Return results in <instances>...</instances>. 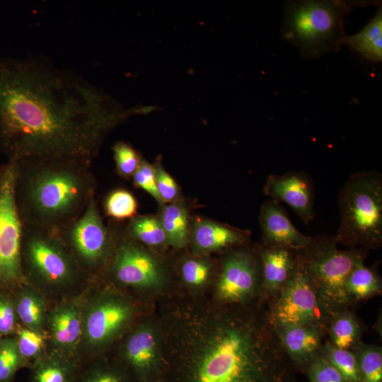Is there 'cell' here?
<instances>
[{
    "mask_svg": "<svg viewBox=\"0 0 382 382\" xmlns=\"http://www.w3.org/2000/svg\"><path fill=\"white\" fill-rule=\"evenodd\" d=\"M250 234L241 230L212 220L199 219L193 226L192 239L195 248L201 252H212L245 244Z\"/></svg>",
    "mask_w": 382,
    "mask_h": 382,
    "instance_id": "cell-17",
    "label": "cell"
},
{
    "mask_svg": "<svg viewBox=\"0 0 382 382\" xmlns=\"http://www.w3.org/2000/svg\"><path fill=\"white\" fill-rule=\"evenodd\" d=\"M23 361L12 337H0V382H12Z\"/></svg>",
    "mask_w": 382,
    "mask_h": 382,
    "instance_id": "cell-31",
    "label": "cell"
},
{
    "mask_svg": "<svg viewBox=\"0 0 382 382\" xmlns=\"http://www.w3.org/2000/svg\"><path fill=\"white\" fill-rule=\"evenodd\" d=\"M59 236L79 266L100 267L109 256L116 236L105 226L93 197L82 214Z\"/></svg>",
    "mask_w": 382,
    "mask_h": 382,
    "instance_id": "cell-10",
    "label": "cell"
},
{
    "mask_svg": "<svg viewBox=\"0 0 382 382\" xmlns=\"http://www.w3.org/2000/svg\"><path fill=\"white\" fill-rule=\"evenodd\" d=\"M356 5L345 1L289 2L285 8L283 37L297 47L304 58L337 52L347 37L344 17Z\"/></svg>",
    "mask_w": 382,
    "mask_h": 382,
    "instance_id": "cell-5",
    "label": "cell"
},
{
    "mask_svg": "<svg viewBox=\"0 0 382 382\" xmlns=\"http://www.w3.org/2000/svg\"><path fill=\"white\" fill-rule=\"evenodd\" d=\"M129 110L76 73L42 57H0V152L8 160L90 163Z\"/></svg>",
    "mask_w": 382,
    "mask_h": 382,
    "instance_id": "cell-1",
    "label": "cell"
},
{
    "mask_svg": "<svg viewBox=\"0 0 382 382\" xmlns=\"http://www.w3.org/2000/svg\"><path fill=\"white\" fill-rule=\"evenodd\" d=\"M350 48L363 57L373 62L382 61V9L358 33L347 37L346 42Z\"/></svg>",
    "mask_w": 382,
    "mask_h": 382,
    "instance_id": "cell-22",
    "label": "cell"
},
{
    "mask_svg": "<svg viewBox=\"0 0 382 382\" xmlns=\"http://www.w3.org/2000/svg\"><path fill=\"white\" fill-rule=\"evenodd\" d=\"M126 234L135 241L159 247L166 243V237L159 218L137 215L128 222Z\"/></svg>",
    "mask_w": 382,
    "mask_h": 382,
    "instance_id": "cell-25",
    "label": "cell"
},
{
    "mask_svg": "<svg viewBox=\"0 0 382 382\" xmlns=\"http://www.w3.org/2000/svg\"><path fill=\"white\" fill-rule=\"evenodd\" d=\"M308 376L312 382H345L323 357H317L311 361Z\"/></svg>",
    "mask_w": 382,
    "mask_h": 382,
    "instance_id": "cell-39",
    "label": "cell"
},
{
    "mask_svg": "<svg viewBox=\"0 0 382 382\" xmlns=\"http://www.w3.org/2000/svg\"><path fill=\"white\" fill-rule=\"evenodd\" d=\"M268 322L274 329L311 325L323 330L332 319L323 307L308 275L297 266L277 293Z\"/></svg>",
    "mask_w": 382,
    "mask_h": 382,
    "instance_id": "cell-9",
    "label": "cell"
},
{
    "mask_svg": "<svg viewBox=\"0 0 382 382\" xmlns=\"http://www.w3.org/2000/svg\"><path fill=\"white\" fill-rule=\"evenodd\" d=\"M105 216L117 221L132 219L137 215L138 203L129 190L117 188L110 191L103 202Z\"/></svg>",
    "mask_w": 382,
    "mask_h": 382,
    "instance_id": "cell-28",
    "label": "cell"
},
{
    "mask_svg": "<svg viewBox=\"0 0 382 382\" xmlns=\"http://www.w3.org/2000/svg\"><path fill=\"white\" fill-rule=\"evenodd\" d=\"M35 292L25 289L14 301L18 319L29 329L38 332L44 321L45 305Z\"/></svg>",
    "mask_w": 382,
    "mask_h": 382,
    "instance_id": "cell-27",
    "label": "cell"
},
{
    "mask_svg": "<svg viewBox=\"0 0 382 382\" xmlns=\"http://www.w3.org/2000/svg\"><path fill=\"white\" fill-rule=\"evenodd\" d=\"M14 163V197L23 226L59 234L95 197L90 163L71 158H23Z\"/></svg>",
    "mask_w": 382,
    "mask_h": 382,
    "instance_id": "cell-3",
    "label": "cell"
},
{
    "mask_svg": "<svg viewBox=\"0 0 382 382\" xmlns=\"http://www.w3.org/2000/svg\"><path fill=\"white\" fill-rule=\"evenodd\" d=\"M282 350L269 322L224 314L198 351L163 364L158 382H284Z\"/></svg>",
    "mask_w": 382,
    "mask_h": 382,
    "instance_id": "cell-2",
    "label": "cell"
},
{
    "mask_svg": "<svg viewBox=\"0 0 382 382\" xmlns=\"http://www.w3.org/2000/svg\"><path fill=\"white\" fill-rule=\"evenodd\" d=\"M159 219L166 243L176 249L185 247L190 236L189 216L185 206L178 201L163 204Z\"/></svg>",
    "mask_w": 382,
    "mask_h": 382,
    "instance_id": "cell-21",
    "label": "cell"
},
{
    "mask_svg": "<svg viewBox=\"0 0 382 382\" xmlns=\"http://www.w3.org/2000/svg\"><path fill=\"white\" fill-rule=\"evenodd\" d=\"M274 330L282 349L299 363L311 361L322 349L323 330L319 328L290 325Z\"/></svg>",
    "mask_w": 382,
    "mask_h": 382,
    "instance_id": "cell-18",
    "label": "cell"
},
{
    "mask_svg": "<svg viewBox=\"0 0 382 382\" xmlns=\"http://www.w3.org/2000/svg\"><path fill=\"white\" fill-rule=\"evenodd\" d=\"M21 264L23 276L53 286L73 283L80 266L58 234L23 226Z\"/></svg>",
    "mask_w": 382,
    "mask_h": 382,
    "instance_id": "cell-7",
    "label": "cell"
},
{
    "mask_svg": "<svg viewBox=\"0 0 382 382\" xmlns=\"http://www.w3.org/2000/svg\"><path fill=\"white\" fill-rule=\"evenodd\" d=\"M79 375L77 365L73 361L54 355L35 363L32 382H76Z\"/></svg>",
    "mask_w": 382,
    "mask_h": 382,
    "instance_id": "cell-23",
    "label": "cell"
},
{
    "mask_svg": "<svg viewBox=\"0 0 382 382\" xmlns=\"http://www.w3.org/2000/svg\"><path fill=\"white\" fill-rule=\"evenodd\" d=\"M111 272L118 282L134 287H155L163 281L158 261L126 233L118 239Z\"/></svg>",
    "mask_w": 382,
    "mask_h": 382,
    "instance_id": "cell-12",
    "label": "cell"
},
{
    "mask_svg": "<svg viewBox=\"0 0 382 382\" xmlns=\"http://www.w3.org/2000/svg\"><path fill=\"white\" fill-rule=\"evenodd\" d=\"M131 315V308L123 301L109 299L96 303L89 309L84 321L88 343L98 345L106 342L127 324Z\"/></svg>",
    "mask_w": 382,
    "mask_h": 382,
    "instance_id": "cell-15",
    "label": "cell"
},
{
    "mask_svg": "<svg viewBox=\"0 0 382 382\" xmlns=\"http://www.w3.org/2000/svg\"><path fill=\"white\" fill-rule=\"evenodd\" d=\"M332 344L340 349H348L357 345L360 328L357 320L346 310L335 314L330 322Z\"/></svg>",
    "mask_w": 382,
    "mask_h": 382,
    "instance_id": "cell-26",
    "label": "cell"
},
{
    "mask_svg": "<svg viewBox=\"0 0 382 382\" xmlns=\"http://www.w3.org/2000/svg\"><path fill=\"white\" fill-rule=\"evenodd\" d=\"M259 219L265 247L298 251L306 248L312 239L295 227L284 208L274 199L262 204Z\"/></svg>",
    "mask_w": 382,
    "mask_h": 382,
    "instance_id": "cell-14",
    "label": "cell"
},
{
    "mask_svg": "<svg viewBox=\"0 0 382 382\" xmlns=\"http://www.w3.org/2000/svg\"><path fill=\"white\" fill-rule=\"evenodd\" d=\"M347 290L352 301L361 300L381 291L380 276L375 266L358 264L351 271L347 280Z\"/></svg>",
    "mask_w": 382,
    "mask_h": 382,
    "instance_id": "cell-24",
    "label": "cell"
},
{
    "mask_svg": "<svg viewBox=\"0 0 382 382\" xmlns=\"http://www.w3.org/2000/svg\"><path fill=\"white\" fill-rule=\"evenodd\" d=\"M125 358L138 382H158L163 366L157 358L156 338L151 330L143 328L129 337Z\"/></svg>",
    "mask_w": 382,
    "mask_h": 382,
    "instance_id": "cell-16",
    "label": "cell"
},
{
    "mask_svg": "<svg viewBox=\"0 0 382 382\" xmlns=\"http://www.w3.org/2000/svg\"><path fill=\"white\" fill-rule=\"evenodd\" d=\"M156 187L163 204L178 201L180 190L174 178L166 172L160 163L154 166Z\"/></svg>",
    "mask_w": 382,
    "mask_h": 382,
    "instance_id": "cell-35",
    "label": "cell"
},
{
    "mask_svg": "<svg viewBox=\"0 0 382 382\" xmlns=\"http://www.w3.org/2000/svg\"><path fill=\"white\" fill-rule=\"evenodd\" d=\"M50 325L57 347L71 349L78 344L82 332V319L76 306L66 304L57 308L50 317Z\"/></svg>",
    "mask_w": 382,
    "mask_h": 382,
    "instance_id": "cell-20",
    "label": "cell"
},
{
    "mask_svg": "<svg viewBox=\"0 0 382 382\" xmlns=\"http://www.w3.org/2000/svg\"><path fill=\"white\" fill-rule=\"evenodd\" d=\"M112 151L117 174L127 180L132 178L141 160L137 152L124 141L117 142Z\"/></svg>",
    "mask_w": 382,
    "mask_h": 382,
    "instance_id": "cell-33",
    "label": "cell"
},
{
    "mask_svg": "<svg viewBox=\"0 0 382 382\" xmlns=\"http://www.w3.org/2000/svg\"><path fill=\"white\" fill-rule=\"evenodd\" d=\"M18 352L23 359L36 357L44 344V337L37 331L22 328L17 332L16 339Z\"/></svg>",
    "mask_w": 382,
    "mask_h": 382,
    "instance_id": "cell-36",
    "label": "cell"
},
{
    "mask_svg": "<svg viewBox=\"0 0 382 382\" xmlns=\"http://www.w3.org/2000/svg\"><path fill=\"white\" fill-rule=\"evenodd\" d=\"M212 271L211 263L200 258L187 259L181 266V275L184 282L192 286H199L206 283Z\"/></svg>",
    "mask_w": 382,
    "mask_h": 382,
    "instance_id": "cell-34",
    "label": "cell"
},
{
    "mask_svg": "<svg viewBox=\"0 0 382 382\" xmlns=\"http://www.w3.org/2000/svg\"><path fill=\"white\" fill-rule=\"evenodd\" d=\"M263 288L270 294H277L297 266L296 251L287 248H257Z\"/></svg>",
    "mask_w": 382,
    "mask_h": 382,
    "instance_id": "cell-19",
    "label": "cell"
},
{
    "mask_svg": "<svg viewBox=\"0 0 382 382\" xmlns=\"http://www.w3.org/2000/svg\"><path fill=\"white\" fill-rule=\"evenodd\" d=\"M338 243L353 248L382 245V175L371 170L352 174L338 195Z\"/></svg>",
    "mask_w": 382,
    "mask_h": 382,
    "instance_id": "cell-4",
    "label": "cell"
},
{
    "mask_svg": "<svg viewBox=\"0 0 382 382\" xmlns=\"http://www.w3.org/2000/svg\"><path fill=\"white\" fill-rule=\"evenodd\" d=\"M323 357L340 373L345 382H359V370L355 354L332 344L322 347Z\"/></svg>",
    "mask_w": 382,
    "mask_h": 382,
    "instance_id": "cell-29",
    "label": "cell"
},
{
    "mask_svg": "<svg viewBox=\"0 0 382 382\" xmlns=\"http://www.w3.org/2000/svg\"><path fill=\"white\" fill-rule=\"evenodd\" d=\"M263 192L270 199L289 205L305 224L314 219V184L306 173L289 171L282 174H270Z\"/></svg>",
    "mask_w": 382,
    "mask_h": 382,
    "instance_id": "cell-13",
    "label": "cell"
},
{
    "mask_svg": "<svg viewBox=\"0 0 382 382\" xmlns=\"http://www.w3.org/2000/svg\"><path fill=\"white\" fill-rule=\"evenodd\" d=\"M359 382H381L382 351L374 345H361L357 356Z\"/></svg>",
    "mask_w": 382,
    "mask_h": 382,
    "instance_id": "cell-30",
    "label": "cell"
},
{
    "mask_svg": "<svg viewBox=\"0 0 382 382\" xmlns=\"http://www.w3.org/2000/svg\"><path fill=\"white\" fill-rule=\"evenodd\" d=\"M23 224L14 197V163L0 165V292H12L25 279L21 264Z\"/></svg>",
    "mask_w": 382,
    "mask_h": 382,
    "instance_id": "cell-8",
    "label": "cell"
},
{
    "mask_svg": "<svg viewBox=\"0 0 382 382\" xmlns=\"http://www.w3.org/2000/svg\"><path fill=\"white\" fill-rule=\"evenodd\" d=\"M11 292H0V337L13 332L18 320L15 301Z\"/></svg>",
    "mask_w": 382,
    "mask_h": 382,
    "instance_id": "cell-37",
    "label": "cell"
},
{
    "mask_svg": "<svg viewBox=\"0 0 382 382\" xmlns=\"http://www.w3.org/2000/svg\"><path fill=\"white\" fill-rule=\"evenodd\" d=\"M260 284H262V277L257 251L232 250L226 255L216 284L220 300L243 301L257 291Z\"/></svg>",
    "mask_w": 382,
    "mask_h": 382,
    "instance_id": "cell-11",
    "label": "cell"
},
{
    "mask_svg": "<svg viewBox=\"0 0 382 382\" xmlns=\"http://www.w3.org/2000/svg\"><path fill=\"white\" fill-rule=\"evenodd\" d=\"M134 184L151 195L158 202L163 204L156 187L154 166L146 161L141 162L132 176Z\"/></svg>",
    "mask_w": 382,
    "mask_h": 382,
    "instance_id": "cell-38",
    "label": "cell"
},
{
    "mask_svg": "<svg viewBox=\"0 0 382 382\" xmlns=\"http://www.w3.org/2000/svg\"><path fill=\"white\" fill-rule=\"evenodd\" d=\"M130 374L118 366L97 364L79 374L76 382H138Z\"/></svg>",
    "mask_w": 382,
    "mask_h": 382,
    "instance_id": "cell-32",
    "label": "cell"
},
{
    "mask_svg": "<svg viewBox=\"0 0 382 382\" xmlns=\"http://www.w3.org/2000/svg\"><path fill=\"white\" fill-rule=\"evenodd\" d=\"M337 243L335 236H318L296 251L299 266L312 280L323 307L331 318L351 304L347 280L354 267L364 262L366 254L364 248L339 249Z\"/></svg>",
    "mask_w": 382,
    "mask_h": 382,
    "instance_id": "cell-6",
    "label": "cell"
}]
</instances>
